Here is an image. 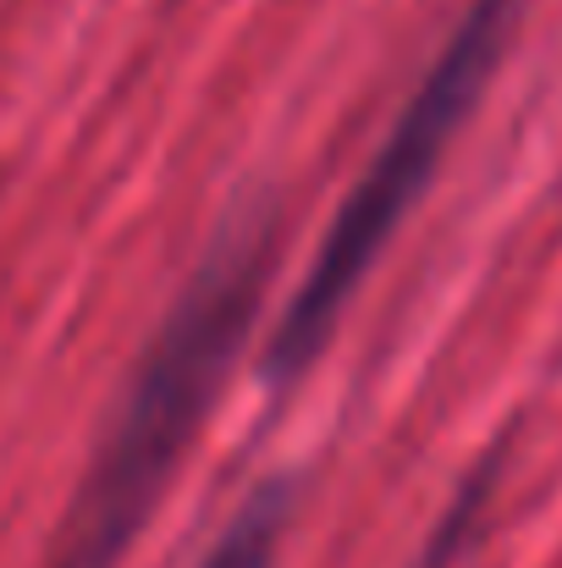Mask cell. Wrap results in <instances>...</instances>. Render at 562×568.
Segmentation results:
<instances>
[{
  "instance_id": "obj_1",
  "label": "cell",
  "mask_w": 562,
  "mask_h": 568,
  "mask_svg": "<svg viewBox=\"0 0 562 568\" xmlns=\"http://www.w3.org/2000/svg\"><path fill=\"white\" fill-rule=\"evenodd\" d=\"M270 265V210L254 204L215 232L210 254L193 265L161 332L139 354L116 414L105 419L44 568H122L259 321Z\"/></svg>"
},
{
  "instance_id": "obj_2",
  "label": "cell",
  "mask_w": 562,
  "mask_h": 568,
  "mask_svg": "<svg viewBox=\"0 0 562 568\" xmlns=\"http://www.w3.org/2000/svg\"><path fill=\"white\" fill-rule=\"evenodd\" d=\"M519 22H524V0H469L463 6V17L441 39L436 61L425 67V78L402 100L397 122L386 128L380 150L365 161L359 183L348 189L337 215L326 221V232L309 254V271L287 293V304H282V315L265 337L259 381H270L282 392V386H293L298 376L315 371V359L337 337L348 304L370 282L375 260L386 254L397 226L413 215L430 178L441 172L452 139L463 133V122L486 100Z\"/></svg>"
},
{
  "instance_id": "obj_3",
  "label": "cell",
  "mask_w": 562,
  "mask_h": 568,
  "mask_svg": "<svg viewBox=\"0 0 562 568\" xmlns=\"http://www.w3.org/2000/svg\"><path fill=\"white\" fill-rule=\"evenodd\" d=\"M293 525V486L287 480H265L248 491V503L232 514V525L221 530V541L204 552L198 568H270Z\"/></svg>"
}]
</instances>
